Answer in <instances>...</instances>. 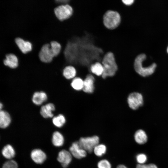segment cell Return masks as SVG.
Listing matches in <instances>:
<instances>
[{"label":"cell","mask_w":168,"mask_h":168,"mask_svg":"<svg viewBox=\"0 0 168 168\" xmlns=\"http://www.w3.org/2000/svg\"><path fill=\"white\" fill-rule=\"evenodd\" d=\"M90 69L91 73L98 77L101 76L104 72V68L102 63L97 62L92 64Z\"/></svg>","instance_id":"obj_20"},{"label":"cell","mask_w":168,"mask_h":168,"mask_svg":"<svg viewBox=\"0 0 168 168\" xmlns=\"http://www.w3.org/2000/svg\"><path fill=\"white\" fill-rule=\"evenodd\" d=\"M127 102L129 107L133 110H136L143 104L142 95L138 92L130 93L127 98Z\"/></svg>","instance_id":"obj_6"},{"label":"cell","mask_w":168,"mask_h":168,"mask_svg":"<svg viewBox=\"0 0 168 168\" xmlns=\"http://www.w3.org/2000/svg\"><path fill=\"white\" fill-rule=\"evenodd\" d=\"M48 97L47 94L44 91H36L33 94L32 100L35 105H40L46 101Z\"/></svg>","instance_id":"obj_16"},{"label":"cell","mask_w":168,"mask_h":168,"mask_svg":"<svg viewBox=\"0 0 168 168\" xmlns=\"http://www.w3.org/2000/svg\"><path fill=\"white\" fill-rule=\"evenodd\" d=\"M66 119L65 116L62 114H59L54 117L52 119V123L55 127L60 128L63 127L66 123Z\"/></svg>","instance_id":"obj_23"},{"label":"cell","mask_w":168,"mask_h":168,"mask_svg":"<svg viewBox=\"0 0 168 168\" xmlns=\"http://www.w3.org/2000/svg\"><path fill=\"white\" fill-rule=\"evenodd\" d=\"M38 54L40 61L45 63L52 62L54 58L50 48V44L48 43L42 45Z\"/></svg>","instance_id":"obj_7"},{"label":"cell","mask_w":168,"mask_h":168,"mask_svg":"<svg viewBox=\"0 0 168 168\" xmlns=\"http://www.w3.org/2000/svg\"><path fill=\"white\" fill-rule=\"evenodd\" d=\"M62 74L66 79L71 80L76 77L77 71L74 67L72 65H68L63 69Z\"/></svg>","instance_id":"obj_15"},{"label":"cell","mask_w":168,"mask_h":168,"mask_svg":"<svg viewBox=\"0 0 168 168\" xmlns=\"http://www.w3.org/2000/svg\"><path fill=\"white\" fill-rule=\"evenodd\" d=\"M69 151L73 156L77 159L84 158L87 155L86 151L81 147L78 141L73 142L69 147Z\"/></svg>","instance_id":"obj_8"},{"label":"cell","mask_w":168,"mask_h":168,"mask_svg":"<svg viewBox=\"0 0 168 168\" xmlns=\"http://www.w3.org/2000/svg\"><path fill=\"white\" fill-rule=\"evenodd\" d=\"M3 63L5 66L11 68L15 69L19 65L18 59L15 54L12 53H8L5 55Z\"/></svg>","instance_id":"obj_13"},{"label":"cell","mask_w":168,"mask_h":168,"mask_svg":"<svg viewBox=\"0 0 168 168\" xmlns=\"http://www.w3.org/2000/svg\"><path fill=\"white\" fill-rule=\"evenodd\" d=\"M106 150L107 148L105 145L98 144L94 147L93 152L96 156L100 157L105 153Z\"/></svg>","instance_id":"obj_25"},{"label":"cell","mask_w":168,"mask_h":168,"mask_svg":"<svg viewBox=\"0 0 168 168\" xmlns=\"http://www.w3.org/2000/svg\"><path fill=\"white\" fill-rule=\"evenodd\" d=\"M11 119L9 113L7 111L1 110L0 111V127L4 129L10 124Z\"/></svg>","instance_id":"obj_17"},{"label":"cell","mask_w":168,"mask_h":168,"mask_svg":"<svg viewBox=\"0 0 168 168\" xmlns=\"http://www.w3.org/2000/svg\"><path fill=\"white\" fill-rule=\"evenodd\" d=\"M103 20L105 26L109 30H112L119 26L121 18L120 14L117 12L109 10L104 15Z\"/></svg>","instance_id":"obj_3"},{"label":"cell","mask_w":168,"mask_h":168,"mask_svg":"<svg viewBox=\"0 0 168 168\" xmlns=\"http://www.w3.org/2000/svg\"><path fill=\"white\" fill-rule=\"evenodd\" d=\"M136 159L139 164H142L147 161V157L144 154H140L136 156Z\"/></svg>","instance_id":"obj_28"},{"label":"cell","mask_w":168,"mask_h":168,"mask_svg":"<svg viewBox=\"0 0 168 168\" xmlns=\"http://www.w3.org/2000/svg\"><path fill=\"white\" fill-rule=\"evenodd\" d=\"M133 0H122V3L126 5L129 6L132 5L133 2Z\"/></svg>","instance_id":"obj_30"},{"label":"cell","mask_w":168,"mask_h":168,"mask_svg":"<svg viewBox=\"0 0 168 168\" xmlns=\"http://www.w3.org/2000/svg\"><path fill=\"white\" fill-rule=\"evenodd\" d=\"M55 110V106L52 103H49L41 106L40 113L44 118H52L54 116L53 112Z\"/></svg>","instance_id":"obj_14"},{"label":"cell","mask_w":168,"mask_h":168,"mask_svg":"<svg viewBox=\"0 0 168 168\" xmlns=\"http://www.w3.org/2000/svg\"><path fill=\"white\" fill-rule=\"evenodd\" d=\"M134 139L137 143L142 144L147 142V136L144 131L142 129H139L135 132Z\"/></svg>","instance_id":"obj_21"},{"label":"cell","mask_w":168,"mask_h":168,"mask_svg":"<svg viewBox=\"0 0 168 168\" xmlns=\"http://www.w3.org/2000/svg\"><path fill=\"white\" fill-rule=\"evenodd\" d=\"M17 162L13 160H8L3 164L2 168H18Z\"/></svg>","instance_id":"obj_26"},{"label":"cell","mask_w":168,"mask_h":168,"mask_svg":"<svg viewBox=\"0 0 168 168\" xmlns=\"http://www.w3.org/2000/svg\"><path fill=\"white\" fill-rule=\"evenodd\" d=\"M99 138L96 135L91 137H82L79 139L78 142L81 147L86 152L91 153L94 147L99 142Z\"/></svg>","instance_id":"obj_5"},{"label":"cell","mask_w":168,"mask_h":168,"mask_svg":"<svg viewBox=\"0 0 168 168\" xmlns=\"http://www.w3.org/2000/svg\"><path fill=\"white\" fill-rule=\"evenodd\" d=\"M30 156L33 161L38 164H43L47 158L46 153L39 148H35L32 150L30 153Z\"/></svg>","instance_id":"obj_11"},{"label":"cell","mask_w":168,"mask_h":168,"mask_svg":"<svg viewBox=\"0 0 168 168\" xmlns=\"http://www.w3.org/2000/svg\"><path fill=\"white\" fill-rule=\"evenodd\" d=\"M50 44V48L54 57L57 56L61 51V45L59 42L55 40L51 41Z\"/></svg>","instance_id":"obj_24"},{"label":"cell","mask_w":168,"mask_h":168,"mask_svg":"<svg viewBox=\"0 0 168 168\" xmlns=\"http://www.w3.org/2000/svg\"><path fill=\"white\" fill-rule=\"evenodd\" d=\"M167 52L168 53V48H167Z\"/></svg>","instance_id":"obj_33"},{"label":"cell","mask_w":168,"mask_h":168,"mask_svg":"<svg viewBox=\"0 0 168 168\" xmlns=\"http://www.w3.org/2000/svg\"><path fill=\"white\" fill-rule=\"evenodd\" d=\"M136 168H157V167L156 165L153 164L147 165L138 164Z\"/></svg>","instance_id":"obj_29"},{"label":"cell","mask_w":168,"mask_h":168,"mask_svg":"<svg viewBox=\"0 0 168 168\" xmlns=\"http://www.w3.org/2000/svg\"><path fill=\"white\" fill-rule=\"evenodd\" d=\"M83 80L82 78L76 77L71 80L70 85L72 88L75 91H82L83 87Z\"/></svg>","instance_id":"obj_22"},{"label":"cell","mask_w":168,"mask_h":168,"mask_svg":"<svg viewBox=\"0 0 168 168\" xmlns=\"http://www.w3.org/2000/svg\"><path fill=\"white\" fill-rule=\"evenodd\" d=\"M116 168H127L125 166L123 165H119Z\"/></svg>","instance_id":"obj_31"},{"label":"cell","mask_w":168,"mask_h":168,"mask_svg":"<svg viewBox=\"0 0 168 168\" xmlns=\"http://www.w3.org/2000/svg\"><path fill=\"white\" fill-rule=\"evenodd\" d=\"M83 81V87L82 91L86 93H92L95 88V76L92 73H89L86 76Z\"/></svg>","instance_id":"obj_10"},{"label":"cell","mask_w":168,"mask_h":168,"mask_svg":"<svg viewBox=\"0 0 168 168\" xmlns=\"http://www.w3.org/2000/svg\"><path fill=\"white\" fill-rule=\"evenodd\" d=\"M52 142L56 147H60L64 144V138L63 134L58 131L54 132L52 134Z\"/></svg>","instance_id":"obj_19"},{"label":"cell","mask_w":168,"mask_h":168,"mask_svg":"<svg viewBox=\"0 0 168 168\" xmlns=\"http://www.w3.org/2000/svg\"><path fill=\"white\" fill-rule=\"evenodd\" d=\"M101 63L104 68V72L101 76L105 79L107 77H112L116 74L118 70L114 54L111 52L106 53L103 57Z\"/></svg>","instance_id":"obj_1"},{"label":"cell","mask_w":168,"mask_h":168,"mask_svg":"<svg viewBox=\"0 0 168 168\" xmlns=\"http://www.w3.org/2000/svg\"><path fill=\"white\" fill-rule=\"evenodd\" d=\"M1 153L2 156L8 160H12L16 155L14 148L10 144H7L3 147Z\"/></svg>","instance_id":"obj_18"},{"label":"cell","mask_w":168,"mask_h":168,"mask_svg":"<svg viewBox=\"0 0 168 168\" xmlns=\"http://www.w3.org/2000/svg\"><path fill=\"white\" fill-rule=\"evenodd\" d=\"M3 107V104L1 102L0 104V109L1 110H2Z\"/></svg>","instance_id":"obj_32"},{"label":"cell","mask_w":168,"mask_h":168,"mask_svg":"<svg viewBox=\"0 0 168 168\" xmlns=\"http://www.w3.org/2000/svg\"><path fill=\"white\" fill-rule=\"evenodd\" d=\"M97 166L98 168H111V165L110 162L105 159L100 161Z\"/></svg>","instance_id":"obj_27"},{"label":"cell","mask_w":168,"mask_h":168,"mask_svg":"<svg viewBox=\"0 0 168 168\" xmlns=\"http://www.w3.org/2000/svg\"><path fill=\"white\" fill-rule=\"evenodd\" d=\"M54 12L57 18L61 21H63L72 16L73 10L71 5L67 4L56 7L54 9Z\"/></svg>","instance_id":"obj_4"},{"label":"cell","mask_w":168,"mask_h":168,"mask_svg":"<svg viewBox=\"0 0 168 168\" xmlns=\"http://www.w3.org/2000/svg\"><path fill=\"white\" fill-rule=\"evenodd\" d=\"M15 41L20 50L24 54H27L32 50V44L29 41L17 37L15 39Z\"/></svg>","instance_id":"obj_12"},{"label":"cell","mask_w":168,"mask_h":168,"mask_svg":"<svg viewBox=\"0 0 168 168\" xmlns=\"http://www.w3.org/2000/svg\"><path fill=\"white\" fill-rule=\"evenodd\" d=\"M72 156L69 151L63 149L58 153L57 160L63 168H67L72 161Z\"/></svg>","instance_id":"obj_9"},{"label":"cell","mask_w":168,"mask_h":168,"mask_svg":"<svg viewBox=\"0 0 168 168\" xmlns=\"http://www.w3.org/2000/svg\"><path fill=\"white\" fill-rule=\"evenodd\" d=\"M146 58V55L144 54L139 55L135 58L134 64L135 71L139 75L143 77L152 74L156 67V64L153 63L148 67H143L142 63Z\"/></svg>","instance_id":"obj_2"}]
</instances>
